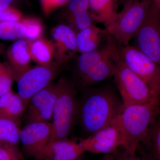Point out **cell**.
I'll list each match as a JSON object with an SVG mask.
<instances>
[{
    "label": "cell",
    "mask_w": 160,
    "mask_h": 160,
    "mask_svg": "<svg viewBox=\"0 0 160 160\" xmlns=\"http://www.w3.org/2000/svg\"><path fill=\"white\" fill-rule=\"evenodd\" d=\"M123 106L122 100L112 89H90L78 104V118L89 136L113 123Z\"/></svg>",
    "instance_id": "6da1fadb"
},
{
    "label": "cell",
    "mask_w": 160,
    "mask_h": 160,
    "mask_svg": "<svg viewBox=\"0 0 160 160\" xmlns=\"http://www.w3.org/2000/svg\"><path fill=\"white\" fill-rule=\"evenodd\" d=\"M160 101L147 104L123 106L115 122L123 141L122 148L131 154H136L152 122L159 111Z\"/></svg>",
    "instance_id": "7a4b0ae2"
},
{
    "label": "cell",
    "mask_w": 160,
    "mask_h": 160,
    "mask_svg": "<svg viewBox=\"0 0 160 160\" xmlns=\"http://www.w3.org/2000/svg\"><path fill=\"white\" fill-rule=\"evenodd\" d=\"M103 49L79 56L75 70L76 83L86 88L114 76L120 49L111 39Z\"/></svg>",
    "instance_id": "3957f363"
},
{
    "label": "cell",
    "mask_w": 160,
    "mask_h": 160,
    "mask_svg": "<svg viewBox=\"0 0 160 160\" xmlns=\"http://www.w3.org/2000/svg\"><path fill=\"white\" fill-rule=\"evenodd\" d=\"M56 85L57 96L52 112V133L49 142L68 138L78 117V103L74 83L62 78Z\"/></svg>",
    "instance_id": "277c9868"
},
{
    "label": "cell",
    "mask_w": 160,
    "mask_h": 160,
    "mask_svg": "<svg viewBox=\"0 0 160 160\" xmlns=\"http://www.w3.org/2000/svg\"><path fill=\"white\" fill-rule=\"evenodd\" d=\"M152 0H130L118 12L109 33L123 46L129 45L142 25Z\"/></svg>",
    "instance_id": "5b68a950"
},
{
    "label": "cell",
    "mask_w": 160,
    "mask_h": 160,
    "mask_svg": "<svg viewBox=\"0 0 160 160\" xmlns=\"http://www.w3.org/2000/svg\"><path fill=\"white\" fill-rule=\"evenodd\" d=\"M114 77L123 106L147 104L160 101L155 97L148 85L123 62L120 58V51Z\"/></svg>",
    "instance_id": "8992f818"
},
{
    "label": "cell",
    "mask_w": 160,
    "mask_h": 160,
    "mask_svg": "<svg viewBox=\"0 0 160 160\" xmlns=\"http://www.w3.org/2000/svg\"><path fill=\"white\" fill-rule=\"evenodd\" d=\"M120 56L125 65L148 85L155 97L160 99V66L135 46H123L120 49Z\"/></svg>",
    "instance_id": "52a82bcc"
},
{
    "label": "cell",
    "mask_w": 160,
    "mask_h": 160,
    "mask_svg": "<svg viewBox=\"0 0 160 160\" xmlns=\"http://www.w3.org/2000/svg\"><path fill=\"white\" fill-rule=\"evenodd\" d=\"M61 66L55 61L47 65H38L32 67L17 81L18 94L26 106L35 94L52 83Z\"/></svg>",
    "instance_id": "ba28073f"
},
{
    "label": "cell",
    "mask_w": 160,
    "mask_h": 160,
    "mask_svg": "<svg viewBox=\"0 0 160 160\" xmlns=\"http://www.w3.org/2000/svg\"><path fill=\"white\" fill-rule=\"evenodd\" d=\"M135 37L136 47L160 66V10L152 2Z\"/></svg>",
    "instance_id": "9c48e42d"
},
{
    "label": "cell",
    "mask_w": 160,
    "mask_h": 160,
    "mask_svg": "<svg viewBox=\"0 0 160 160\" xmlns=\"http://www.w3.org/2000/svg\"><path fill=\"white\" fill-rule=\"evenodd\" d=\"M52 133V125L49 122L27 124L20 134L23 156L37 158L49 144Z\"/></svg>",
    "instance_id": "30bf717a"
},
{
    "label": "cell",
    "mask_w": 160,
    "mask_h": 160,
    "mask_svg": "<svg viewBox=\"0 0 160 160\" xmlns=\"http://www.w3.org/2000/svg\"><path fill=\"white\" fill-rule=\"evenodd\" d=\"M79 143L85 152L93 154H112L123 146L122 135L115 120L111 125L81 139Z\"/></svg>",
    "instance_id": "8fae6325"
},
{
    "label": "cell",
    "mask_w": 160,
    "mask_h": 160,
    "mask_svg": "<svg viewBox=\"0 0 160 160\" xmlns=\"http://www.w3.org/2000/svg\"><path fill=\"white\" fill-rule=\"evenodd\" d=\"M57 96V86L52 83L35 94L28 105L26 115L27 124L52 119Z\"/></svg>",
    "instance_id": "7c38bea8"
},
{
    "label": "cell",
    "mask_w": 160,
    "mask_h": 160,
    "mask_svg": "<svg viewBox=\"0 0 160 160\" xmlns=\"http://www.w3.org/2000/svg\"><path fill=\"white\" fill-rule=\"evenodd\" d=\"M77 32L70 26L60 25L52 29L51 34L55 48V59L62 65L78 52Z\"/></svg>",
    "instance_id": "4fadbf2b"
},
{
    "label": "cell",
    "mask_w": 160,
    "mask_h": 160,
    "mask_svg": "<svg viewBox=\"0 0 160 160\" xmlns=\"http://www.w3.org/2000/svg\"><path fill=\"white\" fill-rule=\"evenodd\" d=\"M85 152L79 142L66 138L49 142L34 160H80Z\"/></svg>",
    "instance_id": "5bb4252c"
},
{
    "label": "cell",
    "mask_w": 160,
    "mask_h": 160,
    "mask_svg": "<svg viewBox=\"0 0 160 160\" xmlns=\"http://www.w3.org/2000/svg\"><path fill=\"white\" fill-rule=\"evenodd\" d=\"M6 53L7 63L11 68L14 81L17 82L32 68L28 40L24 38L16 40L9 46Z\"/></svg>",
    "instance_id": "9a60e30c"
},
{
    "label": "cell",
    "mask_w": 160,
    "mask_h": 160,
    "mask_svg": "<svg viewBox=\"0 0 160 160\" xmlns=\"http://www.w3.org/2000/svg\"><path fill=\"white\" fill-rule=\"evenodd\" d=\"M88 2L92 18L103 24L109 33L117 16L118 0H88Z\"/></svg>",
    "instance_id": "2e32d148"
},
{
    "label": "cell",
    "mask_w": 160,
    "mask_h": 160,
    "mask_svg": "<svg viewBox=\"0 0 160 160\" xmlns=\"http://www.w3.org/2000/svg\"><path fill=\"white\" fill-rule=\"evenodd\" d=\"M65 16L75 31H80L93 25L89 12L88 0H69L66 4Z\"/></svg>",
    "instance_id": "e0dca14e"
},
{
    "label": "cell",
    "mask_w": 160,
    "mask_h": 160,
    "mask_svg": "<svg viewBox=\"0 0 160 160\" xmlns=\"http://www.w3.org/2000/svg\"><path fill=\"white\" fill-rule=\"evenodd\" d=\"M106 33L108 32L106 29H102L93 24L78 32L76 34L78 52L82 54L96 50L102 36Z\"/></svg>",
    "instance_id": "ac0fdd59"
},
{
    "label": "cell",
    "mask_w": 160,
    "mask_h": 160,
    "mask_svg": "<svg viewBox=\"0 0 160 160\" xmlns=\"http://www.w3.org/2000/svg\"><path fill=\"white\" fill-rule=\"evenodd\" d=\"M27 106L18 93L12 90L0 96V114L20 124Z\"/></svg>",
    "instance_id": "d6986e66"
},
{
    "label": "cell",
    "mask_w": 160,
    "mask_h": 160,
    "mask_svg": "<svg viewBox=\"0 0 160 160\" xmlns=\"http://www.w3.org/2000/svg\"><path fill=\"white\" fill-rule=\"evenodd\" d=\"M28 42L32 60L38 65H47L54 61L55 48L52 41L41 37Z\"/></svg>",
    "instance_id": "ffe728a7"
},
{
    "label": "cell",
    "mask_w": 160,
    "mask_h": 160,
    "mask_svg": "<svg viewBox=\"0 0 160 160\" xmlns=\"http://www.w3.org/2000/svg\"><path fill=\"white\" fill-rule=\"evenodd\" d=\"M19 125L0 114V143L17 145L20 141Z\"/></svg>",
    "instance_id": "44dd1931"
},
{
    "label": "cell",
    "mask_w": 160,
    "mask_h": 160,
    "mask_svg": "<svg viewBox=\"0 0 160 160\" xmlns=\"http://www.w3.org/2000/svg\"><path fill=\"white\" fill-rule=\"evenodd\" d=\"M142 143L150 146L151 156L153 160H160V118H155Z\"/></svg>",
    "instance_id": "7402d4cb"
},
{
    "label": "cell",
    "mask_w": 160,
    "mask_h": 160,
    "mask_svg": "<svg viewBox=\"0 0 160 160\" xmlns=\"http://www.w3.org/2000/svg\"><path fill=\"white\" fill-rule=\"evenodd\" d=\"M26 29L22 22H0V39L4 40H18L24 38Z\"/></svg>",
    "instance_id": "603a6c76"
},
{
    "label": "cell",
    "mask_w": 160,
    "mask_h": 160,
    "mask_svg": "<svg viewBox=\"0 0 160 160\" xmlns=\"http://www.w3.org/2000/svg\"><path fill=\"white\" fill-rule=\"evenodd\" d=\"M21 22L26 28L24 39L33 41L42 37L43 27L42 21L39 19L35 17H24Z\"/></svg>",
    "instance_id": "cb8c5ba5"
},
{
    "label": "cell",
    "mask_w": 160,
    "mask_h": 160,
    "mask_svg": "<svg viewBox=\"0 0 160 160\" xmlns=\"http://www.w3.org/2000/svg\"><path fill=\"white\" fill-rule=\"evenodd\" d=\"M14 81L13 73L8 63L0 62V96L12 90Z\"/></svg>",
    "instance_id": "d4e9b609"
},
{
    "label": "cell",
    "mask_w": 160,
    "mask_h": 160,
    "mask_svg": "<svg viewBox=\"0 0 160 160\" xmlns=\"http://www.w3.org/2000/svg\"><path fill=\"white\" fill-rule=\"evenodd\" d=\"M23 158L17 145L0 143V160H22Z\"/></svg>",
    "instance_id": "484cf974"
},
{
    "label": "cell",
    "mask_w": 160,
    "mask_h": 160,
    "mask_svg": "<svg viewBox=\"0 0 160 160\" xmlns=\"http://www.w3.org/2000/svg\"><path fill=\"white\" fill-rule=\"evenodd\" d=\"M24 18L22 13L19 10L11 6L0 10V22H20Z\"/></svg>",
    "instance_id": "4316f807"
},
{
    "label": "cell",
    "mask_w": 160,
    "mask_h": 160,
    "mask_svg": "<svg viewBox=\"0 0 160 160\" xmlns=\"http://www.w3.org/2000/svg\"><path fill=\"white\" fill-rule=\"evenodd\" d=\"M69 0H40V5L43 13L49 16L53 12L66 6Z\"/></svg>",
    "instance_id": "83f0119b"
},
{
    "label": "cell",
    "mask_w": 160,
    "mask_h": 160,
    "mask_svg": "<svg viewBox=\"0 0 160 160\" xmlns=\"http://www.w3.org/2000/svg\"><path fill=\"white\" fill-rule=\"evenodd\" d=\"M112 154L116 160H143L136 154H130L122 147L118 148Z\"/></svg>",
    "instance_id": "f1b7e54d"
},
{
    "label": "cell",
    "mask_w": 160,
    "mask_h": 160,
    "mask_svg": "<svg viewBox=\"0 0 160 160\" xmlns=\"http://www.w3.org/2000/svg\"><path fill=\"white\" fill-rule=\"evenodd\" d=\"M99 160H116L112 154H105Z\"/></svg>",
    "instance_id": "f546056e"
},
{
    "label": "cell",
    "mask_w": 160,
    "mask_h": 160,
    "mask_svg": "<svg viewBox=\"0 0 160 160\" xmlns=\"http://www.w3.org/2000/svg\"><path fill=\"white\" fill-rule=\"evenodd\" d=\"M11 5L6 2L5 0H0V10L8 8Z\"/></svg>",
    "instance_id": "4dcf8cb0"
},
{
    "label": "cell",
    "mask_w": 160,
    "mask_h": 160,
    "mask_svg": "<svg viewBox=\"0 0 160 160\" xmlns=\"http://www.w3.org/2000/svg\"><path fill=\"white\" fill-rule=\"evenodd\" d=\"M142 159L143 160H154L153 159L151 155H148L145 154H142Z\"/></svg>",
    "instance_id": "1f68e13d"
},
{
    "label": "cell",
    "mask_w": 160,
    "mask_h": 160,
    "mask_svg": "<svg viewBox=\"0 0 160 160\" xmlns=\"http://www.w3.org/2000/svg\"><path fill=\"white\" fill-rule=\"evenodd\" d=\"M152 1L154 5L160 10V0H152Z\"/></svg>",
    "instance_id": "d6a6232c"
},
{
    "label": "cell",
    "mask_w": 160,
    "mask_h": 160,
    "mask_svg": "<svg viewBox=\"0 0 160 160\" xmlns=\"http://www.w3.org/2000/svg\"><path fill=\"white\" fill-rule=\"evenodd\" d=\"M5 49V45L3 43H0V55L4 52Z\"/></svg>",
    "instance_id": "836d02e7"
},
{
    "label": "cell",
    "mask_w": 160,
    "mask_h": 160,
    "mask_svg": "<svg viewBox=\"0 0 160 160\" xmlns=\"http://www.w3.org/2000/svg\"><path fill=\"white\" fill-rule=\"evenodd\" d=\"M5 1H6L7 2L10 4V5H11V3H12L14 0H5Z\"/></svg>",
    "instance_id": "e575fe53"
},
{
    "label": "cell",
    "mask_w": 160,
    "mask_h": 160,
    "mask_svg": "<svg viewBox=\"0 0 160 160\" xmlns=\"http://www.w3.org/2000/svg\"><path fill=\"white\" fill-rule=\"evenodd\" d=\"M24 1L26 2L28 4V5H29L30 4V2H29V0H24Z\"/></svg>",
    "instance_id": "d590c367"
},
{
    "label": "cell",
    "mask_w": 160,
    "mask_h": 160,
    "mask_svg": "<svg viewBox=\"0 0 160 160\" xmlns=\"http://www.w3.org/2000/svg\"><path fill=\"white\" fill-rule=\"evenodd\" d=\"M130 1V0H124V1L123 2H126V3L127 2H128V1Z\"/></svg>",
    "instance_id": "8d00e7d4"
},
{
    "label": "cell",
    "mask_w": 160,
    "mask_h": 160,
    "mask_svg": "<svg viewBox=\"0 0 160 160\" xmlns=\"http://www.w3.org/2000/svg\"><path fill=\"white\" fill-rule=\"evenodd\" d=\"M159 111H160V107H159Z\"/></svg>",
    "instance_id": "74e56055"
},
{
    "label": "cell",
    "mask_w": 160,
    "mask_h": 160,
    "mask_svg": "<svg viewBox=\"0 0 160 160\" xmlns=\"http://www.w3.org/2000/svg\"><path fill=\"white\" fill-rule=\"evenodd\" d=\"M122 1H124V0H122Z\"/></svg>",
    "instance_id": "f35d334b"
}]
</instances>
